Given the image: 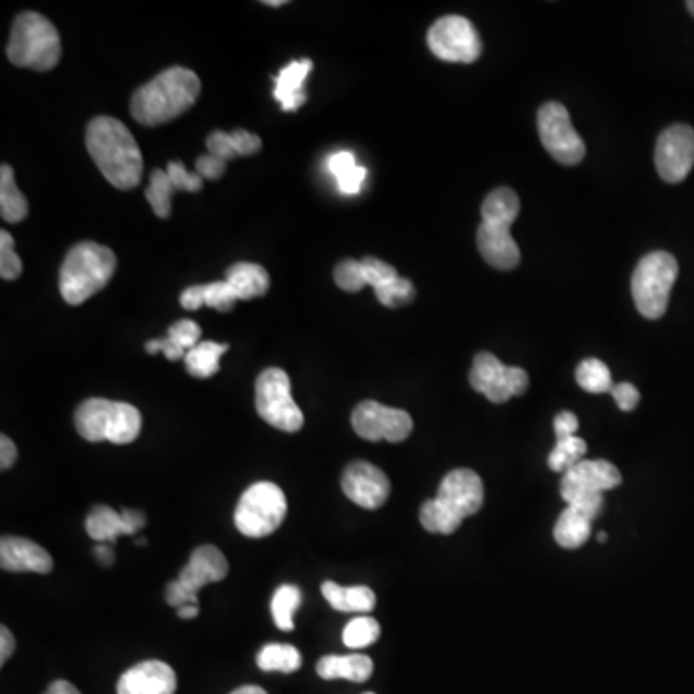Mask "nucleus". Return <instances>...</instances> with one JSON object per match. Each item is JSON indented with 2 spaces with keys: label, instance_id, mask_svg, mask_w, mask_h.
Here are the masks:
<instances>
[{
  "label": "nucleus",
  "instance_id": "nucleus-1",
  "mask_svg": "<svg viewBox=\"0 0 694 694\" xmlns=\"http://www.w3.org/2000/svg\"><path fill=\"white\" fill-rule=\"evenodd\" d=\"M85 145L101 174L122 191L137 188L144 178V157L136 137L113 116H97L85 132Z\"/></svg>",
  "mask_w": 694,
  "mask_h": 694
},
{
  "label": "nucleus",
  "instance_id": "nucleus-2",
  "mask_svg": "<svg viewBox=\"0 0 694 694\" xmlns=\"http://www.w3.org/2000/svg\"><path fill=\"white\" fill-rule=\"evenodd\" d=\"M201 93V80L193 70L172 66L141 85L129 101L132 116L144 126H160L188 113Z\"/></svg>",
  "mask_w": 694,
  "mask_h": 694
},
{
  "label": "nucleus",
  "instance_id": "nucleus-3",
  "mask_svg": "<svg viewBox=\"0 0 694 694\" xmlns=\"http://www.w3.org/2000/svg\"><path fill=\"white\" fill-rule=\"evenodd\" d=\"M519 196L514 189H494L481 207L483 224L476 232V245L484 261L498 271H514L520 251L512 238V224L519 217Z\"/></svg>",
  "mask_w": 694,
  "mask_h": 694
},
{
  "label": "nucleus",
  "instance_id": "nucleus-4",
  "mask_svg": "<svg viewBox=\"0 0 694 694\" xmlns=\"http://www.w3.org/2000/svg\"><path fill=\"white\" fill-rule=\"evenodd\" d=\"M116 255L111 248L95 242L74 245L61 269V295L69 305H82L105 290L116 272Z\"/></svg>",
  "mask_w": 694,
  "mask_h": 694
},
{
  "label": "nucleus",
  "instance_id": "nucleus-5",
  "mask_svg": "<svg viewBox=\"0 0 694 694\" xmlns=\"http://www.w3.org/2000/svg\"><path fill=\"white\" fill-rule=\"evenodd\" d=\"M7 54L14 66L49 72L61 61V35L45 15L22 12L12 25Z\"/></svg>",
  "mask_w": 694,
  "mask_h": 694
},
{
  "label": "nucleus",
  "instance_id": "nucleus-6",
  "mask_svg": "<svg viewBox=\"0 0 694 694\" xmlns=\"http://www.w3.org/2000/svg\"><path fill=\"white\" fill-rule=\"evenodd\" d=\"M74 423L87 442L132 444L141 432V413L124 401L91 398L76 409Z\"/></svg>",
  "mask_w": 694,
  "mask_h": 694
},
{
  "label": "nucleus",
  "instance_id": "nucleus-7",
  "mask_svg": "<svg viewBox=\"0 0 694 694\" xmlns=\"http://www.w3.org/2000/svg\"><path fill=\"white\" fill-rule=\"evenodd\" d=\"M677 276L680 264L672 253L654 251L639 261L631 280V294L642 317L650 320L664 317Z\"/></svg>",
  "mask_w": 694,
  "mask_h": 694
},
{
  "label": "nucleus",
  "instance_id": "nucleus-8",
  "mask_svg": "<svg viewBox=\"0 0 694 694\" xmlns=\"http://www.w3.org/2000/svg\"><path fill=\"white\" fill-rule=\"evenodd\" d=\"M621 484V473L616 465L606 460H582L574 469H569L561 476L559 494L566 504L579 509L590 519H597L602 512V492L618 488Z\"/></svg>",
  "mask_w": 694,
  "mask_h": 694
},
{
  "label": "nucleus",
  "instance_id": "nucleus-9",
  "mask_svg": "<svg viewBox=\"0 0 694 694\" xmlns=\"http://www.w3.org/2000/svg\"><path fill=\"white\" fill-rule=\"evenodd\" d=\"M286 514V494L278 484H251L235 506V528L248 538H264L278 530Z\"/></svg>",
  "mask_w": 694,
  "mask_h": 694
},
{
  "label": "nucleus",
  "instance_id": "nucleus-10",
  "mask_svg": "<svg viewBox=\"0 0 694 694\" xmlns=\"http://www.w3.org/2000/svg\"><path fill=\"white\" fill-rule=\"evenodd\" d=\"M255 406L263 421L284 432L302 431L305 417L292 398V382L278 367L263 370L255 382Z\"/></svg>",
  "mask_w": 694,
  "mask_h": 694
},
{
  "label": "nucleus",
  "instance_id": "nucleus-11",
  "mask_svg": "<svg viewBox=\"0 0 694 694\" xmlns=\"http://www.w3.org/2000/svg\"><path fill=\"white\" fill-rule=\"evenodd\" d=\"M427 43L432 54L444 62L473 64L483 53V43L475 25L461 15H444L432 23Z\"/></svg>",
  "mask_w": 694,
  "mask_h": 694
},
{
  "label": "nucleus",
  "instance_id": "nucleus-12",
  "mask_svg": "<svg viewBox=\"0 0 694 694\" xmlns=\"http://www.w3.org/2000/svg\"><path fill=\"white\" fill-rule=\"evenodd\" d=\"M538 134L543 141L544 149L550 153L559 165L575 167L579 165L585 155L587 147L581 136L577 134V129L571 124V116L567 113V108L559 103H546L538 111Z\"/></svg>",
  "mask_w": 694,
  "mask_h": 694
},
{
  "label": "nucleus",
  "instance_id": "nucleus-13",
  "mask_svg": "<svg viewBox=\"0 0 694 694\" xmlns=\"http://www.w3.org/2000/svg\"><path fill=\"white\" fill-rule=\"evenodd\" d=\"M469 385L492 403H506L515 396L527 392L528 375L519 367H507L496 355L483 351L475 357L473 369L469 372Z\"/></svg>",
  "mask_w": 694,
  "mask_h": 694
},
{
  "label": "nucleus",
  "instance_id": "nucleus-14",
  "mask_svg": "<svg viewBox=\"0 0 694 694\" xmlns=\"http://www.w3.org/2000/svg\"><path fill=\"white\" fill-rule=\"evenodd\" d=\"M351 424L357 437L369 442H403L413 432V419L408 411L388 408L378 401H362L351 413Z\"/></svg>",
  "mask_w": 694,
  "mask_h": 694
},
{
  "label": "nucleus",
  "instance_id": "nucleus-15",
  "mask_svg": "<svg viewBox=\"0 0 694 694\" xmlns=\"http://www.w3.org/2000/svg\"><path fill=\"white\" fill-rule=\"evenodd\" d=\"M656 170L667 183L685 180L694 167V129L675 124L664 129L656 141Z\"/></svg>",
  "mask_w": 694,
  "mask_h": 694
},
{
  "label": "nucleus",
  "instance_id": "nucleus-16",
  "mask_svg": "<svg viewBox=\"0 0 694 694\" xmlns=\"http://www.w3.org/2000/svg\"><path fill=\"white\" fill-rule=\"evenodd\" d=\"M341 491L354 504L365 509H378L390 496V481L382 469L367 461H355L344 471Z\"/></svg>",
  "mask_w": 694,
  "mask_h": 694
},
{
  "label": "nucleus",
  "instance_id": "nucleus-17",
  "mask_svg": "<svg viewBox=\"0 0 694 694\" xmlns=\"http://www.w3.org/2000/svg\"><path fill=\"white\" fill-rule=\"evenodd\" d=\"M437 500L461 520L475 515L484 504L483 479L471 469H455L442 479Z\"/></svg>",
  "mask_w": 694,
  "mask_h": 694
},
{
  "label": "nucleus",
  "instance_id": "nucleus-18",
  "mask_svg": "<svg viewBox=\"0 0 694 694\" xmlns=\"http://www.w3.org/2000/svg\"><path fill=\"white\" fill-rule=\"evenodd\" d=\"M365 272V286H370L377 294L378 302L390 309H398L416 299V286L408 278H401L392 264L377 257L361 261Z\"/></svg>",
  "mask_w": 694,
  "mask_h": 694
},
{
  "label": "nucleus",
  "instance_id": "nucleus-19",
  "mask_svg": "<svg viewBox=\"0 0 694 694\" xmlns=\"http://www.w3.org/2000/svg\"><path fill=\"white\" fill-rule=\"evenodd\" d=\"M228 571H230V566H228L227 556L217 546L204 544L191 551L188 566L181 569L178 582L189 597L197 598L199 590L207 587L209 582L224 581Z\"/></svg>",
  "mask_w": 694,
  "mask_h": 694
},
{
  "label": "nucleus",
  "instance_id": "nucleus-20",
  "mask_svg": "<svg viewBox=\"0 0 694 694\" xmlns=\"http://www.w3.org/2000/svg\"><path fill=\"white\" fill-rule=\"evenodd\" d=\"M0 567L10 574H51L54 561L51 554L20 536H2L0 540Z\"/></svg>",
  "mask_w": 694,
  "mask_h": 694
},
{
  "label": "nucleus",
  "instance_id": "nucleus-21",
  "mask_svg": "<svg viewBox=\"0 0 694 694\" xmlns=\"http://www.w3.org/2000/svg\"><path fill=\"white\" fill-rule=\"evenodd\" d=\"M147 523L141 512L137 509H124L118 514L116 509L108 506H97L91 509L85 520L87 535L97 540L98 544L116 543L122 535H136Z\"/></svg>",
  "mask_w": 694,
  "mask_h": 694
},
{
  "label": "nucleus",
  "instance_id": "nucleus-22",
  "mask_svg": "<svg viewBox=\"0 0 694 694\" xmlns=\"http://www.w3.org/2000/svg\"><path fill=\"white\" fill-rule=\"evenodd\" d=\"M176 687V673L160 660L134 665L118 681V694H174Z\"/></svg>",
  "mask_w": 694,
  "mask_h": 694
},
{
  "label": "nucleus",
  "instance_id": "nucleus-23",
  "mask_svg": "<svg viewBox=\"0 0 694 694\" xmlns=\"http://www.w3.org/2000/svg\"><path fill=\"white\" fill-rule=\"evenodd\" d=\"M313 70V61L302 59V61L290 62L287 66L280 70L278 76L274 80V98L278 101L284 113H295L307 103L305 95V82Z\"/></svg>",
  "mask_w": 694,
  "mask_h": 694
},
{
  "label": "nucleus",
  "instance_id": "nucleus-24",
  "mask_svg": "<svg viewBox=\"0 0 694 694\" xmlns=\"http://www.w3.org/2000/svg\"><path fill=\"white\" fill-rule=\"evenodd\" d=\"M201 338V326L197 325L196 320H178L170 326L167 338H160V340H151L145 344L147 354H165L170 361H178L181 357H186L189 349L199 344Z\"/></svg>",
  "mask_w": 694,
  "mask_h": 694
},
{
  "label": "nucleus",
  "instance_id": "nucleus-25",
  "mask_svg": "<svg viewBox=\"0 0 694 694\" xmlns=\"http://www.w3.org/2000/svg\"><path fill=\"white\" fill-rule=\"evenodd\" d=\"M263 141L261 137L251 134L248 129H234V132H212L211 136L207 137V149L214 157H219L222 160H232L235 157H250L255 153L261 151Z\"/></svg>",
  "mask_w": 694,
  "mask_h": 694
},
{
  "label": "nucleus",
  "instance_id": "nucleus-26",
  "mask_svg": "<svg viewBox=\"0 0 694 694\" xmlns=\"http://www.w3.org/2000/svg\"><path fill=\"white\" fill-rule=\"evenodd\" d=\"M372 660L365 654H349V656H325L318 660L317 673L326 681L347 680L354 683H365L372 675Z\"/></svg>",
  "mask_w": 694,
  "mask_h": 694
},
{
  "label": "nucleus",
  "instance_id": "nucleus-27",
  "mask_svg": "<svg viewBox=\"0 0 694 694\" xmlns=\"http://www.w3.org/2000/svg\"><path fill=\"white\" fill-rule=\"evenodd\" d=\"M224 280L234 290V294L238 295L240 302L261 297V295L269 292V286H271L269 272L264 271L261 264L255 263L232 264L228 269L227 278Z\"/></svg>",
  "mask_w": 694,
  "mask_h": 694
},
{
  "label": "nucleus",
  "instance_id": "nucleus-28",
  "mask_svg": "<svg viewBox=\"0 0 694 694\" xmlns=\"http://www.w3.org/2000/svg\"><path fill=\"white\" fill-rule=\"evenodd\" d=\"M590 533H592V519L571 506H567L566 512H561L554 527L556 543L567 550L581 548L582 544L589 540Z\"/></svg>",
  "mask_w": 694,
  "mask_h": 694
},
{
  "label": "nucleus",
  "instance_id": "nucleus-29",
  "mask_svg": "<svg viewBox=\"0 0 694 694\" xmlns=\"http://www.w3.org/2000/svg\"><path fill=\"white\" fill-rule=\"evenodd\" d=\"M323 597L334 610L370 611L377 606V597L369 587H341L334 581L323 585Z\"/></svg>",
  "mask_w": 694,
  "mask_h": 694
},
{
  "label": "nucleus",
  "instance_id": "nucleus-30",
  "mask_svg": "<svg viewBox=\"0 0 694 694\" xmlns=\"http://www.w3.org/2000/svg\"><path fill=\"white\" fill-rule=\"evenodd\" d=\"M328 170L333 172L338 189L344 196H357L367 180V168L357 165L351 151L334 153L328 159Z\"/></svg>",
  "mask_w": 694,
  "mask_h": 694
},
{
  "label": "nucleus",
  "instance_id": "nucleus-31",
  "mask_svg": "<svg viewBox=\"0 0 694 694\" xmlns=\"http://www.w3.org/2000/svg\"><path fill=\"white\" fill-rule=\"evenodd\" d=\"M28 199L18 189L14 170L8 165L0 168V217L10 224H18L28 217Z\"/></svg>",
  "mask_w": 694,
  "mask_h": 694
},
{
  "label": "nucleus",
  "instance_id": "nucleus-32",
  "mask_svg": "<svg viewBox=\"0 0 694 694\" xmlns=\"http://www.w3.org/2000/svg\"><path fill=\"white\" fill-rule=\"evenodd\" d=\"M227 344L217 341H199L186 354V369L196 378H211L220 370V357L227 354Z\"/></svg>",
  "mask_w": 694,
  "mask_h": 694
},
{
  "label": "nucleus",
  "instance_id": "nucleus-33",
  "mask_svg": "<svg viewBox=\"0 0 694 694\" xmlns=\"http://www.w3.org/2000/svg\"><path fill=\"white\" fill-rule=\"evenodd\" d=\"M302 664V654L292 644H266L257 656V665L263 672L294 673Z\"/></svg>",
  "mask_w": 694,
  "mask_h": 694
},
{
  "label": "nucleus",
  "instance_id": "nucleus-34",
  "mask_svg": "<svg viewBox=\"0 0 694 694\" xmlns=\"http://www.w3.org/2000/svg\"><path fill=\"white\" fill-rule=\"evenodd\" d=\"M302 590L295 585H282L271 602V613L280 631H294V613L302 606Z\"/></svg>",
  "mask_w": 694,
  "mask_h": 694
},
{
  "label": "nucleus",
  "instance_id": "nucleus-35",
  "mask_svg": "<svg viewBox=\"0 0 694 694\" xmlns=\"http://www.w3.org/2000/svg\"><path fill=\"white\" fill-rule=\"evenodd\" d=\"M176 191L178 189L174 188L167 170H160V168L153 170L149 188L145 191V197H147V201H149L153 211L159 219H168L170 217V212H172V196Z\"/></svg>",
  "mask_w": 694,
  "mask_h": 694
},
{
  "label": "nucleus",
  "instance_id": "nucleus-36",
  "mask_svg": "<svg viewBox=\"0 0 694 694\" xmlns=\"http://www.w3.org/2000/svg\"><path fill=\"white\" fill-rule=\"evenodd\" d=\"M419 519L421 525L434 535H453L463 523L458 515L448 512L437 498L424 502Z\"/></svg>",
  "mask_w": 694,
  "mask_h": 694
},
{
  "label": "nucleus",
  "instance_id": "nucleus-37",
  "mask_svg": "<svg viewBox=\"0 0 694 694\" xmlns=\"http://www.w3.org/2000/svg\"><path fill=\"white\" fill-rule=\"evenodd\" d=\"M575 378H577V385L589 393H608L616 386L611 382L610 369L600 359H585L577 367Z\"/></svg>",
  "mask_w": 694,
  "mask_h": 694
},
{
  "label": "nucleus",
  "instance_id": "nucleus-38",
  "mask_svg": "<svg viewBox=\"0 0 694 694\" xmlns=\"http://www.w3.org/2000/svg\"><path fill=\"white\" fill-rule=\"evenodd\" d=\"M585 453H587V442L582 438H561L548 455V465H550L551 471L567 473L577 463H581Z\"/></svg>",
  "mask_w": 694,
  "mask_h": 694
},
{
  "label": "nucleus",
  "instance_id": "nucleus-39",
  "mask_svg": "<svg viewBox=\"0 0 694 694\" xmlns=\"http://www.w3.org/2000/svg\"><path fill=\"white\" fill-rule=\"evenodd\" d=\"M341 639L347 649H367L380 639V625L377 619L367 618V616L351 619L344 629Z\"/></svg>",
  "mask_w": 694,
  "mask_h": 694
},
{
  "label": "nucleus",
  "instance_id": "nucleus-40",
  "mask_svg": "<svg viewBox=\"0 0 694 694\" xmlns=\"http://www.w3.org/2000/svg\"><path fill=\"white\" fill-rule=\"evenodd\" d=\"M334 280L344 292L355 294L361 292L365 287V272H362L361 261L355 259H346L334 269Z\"/></svg>",
  "mask_w": 694,
  "mask_h": 694
},
{
  "label": "nucleus",
  "instance_id": "nucleus-41",
  "mask_svg": "<svg viewBox=\"0 0 694 694\" xmlns=\"http://www.w3.org/2000/svg\"><path fill=\"white\" fill-rule=\"evenodd\" d=\"M203 302L207 307L228 313L234 309L235 303L240 302L234 290L230 287L227 280L222 282H212V284H203Z\"/></svg>",
  "mask_w": 694,
  "mask_h": 694
},
{
  "label": "nucleus",
  "instance_id": "nucleus-42",
  "mask_svg": "<svg viewBox=\"0 0 694 694\" xmlns=\"http://www.w3.org/2000/svg\"><path fill=\"white\" fill-rule=\"evenodd\" d=\"M23 264L15 255L14 238L7 230L0 232V276L4 280H15L22 274Z\"/></svg>",
  "mask_w": 694,
  "mask_h": 694
},
{
  "label": "nucleus",
  "instance_id": "nucleus-43",
  "mask_svg": "<svg viewBox=\"0 0 694 694\" xmlns=\"http://www.w3.org/2000/svg\"><path fill=\"white\" fill-rule=\"evenodd\" d=\"M167 174L172 180L174 188L178 191H189V193H197L203 189V178L197 172H188L181 160H172L168 162Z\"/></svg>",
  "mask_w": 694,
  "mask_h": 694
},
{
  "label": "nucleus",
  "instance_id": "nucleus-44",
  "mask_svg": "<svg viewBox=\"0 0 694 694\" xmlns=\"http://www.w3.org/2000/svg\"><path fill=\"white\" fill-rule=\"evenodd\" d=\"M227 160L219 159L211 153H207V155L197 159L196 170L203 180H219L220 176L227 172Z\"/></svg>",
  "mask_w": 694,
  "mask_h": 694
},
{
  "label": "nucleus",
  "instance_id": "nucleus-45",
  "mask_svg": "<svg viewBox=\"0 0 694 694\" xmlns=\"http://www.w3.org/2000/svg\"><path fill=\"white\" fill-rule=\"evenodd\" d=\"M610 393L621 411H633L639 406V401H641V393L629 382L613 386Z\"/></svg>",
  "mask_w": 694,
  "mask_h": 694
},
{
  "label": "nucleus",
  "instance_id": "nucleus-46",
  "mask_svg": "<svg viewBox=\"0 0 694 694\" xmlns=\"http://www.w3.org/2000/svg\"><path fill=\"white\" fill-rule=\"evenodd\" d=\"M579 429V419L571 411H561L556 419H554V431H556V438L575 437V432Z\"/></svg>",
  "mask_w": 694,
  "mask_h": 694
},
{
  "label": "nucleus",
  "instance_id": "nucleus-47",
  "mask_svg": "<svg viewBox=\"0 0 694 694\" xmlns=\"http://www.w3.org/2000/svg\"><path fill=\"white\" fill-rule=\"evenodd\" d=\"M180 303L183 309L197 311L203 307V286H189L180 295Z\"/></svg>",
  "mask_w": 694,
  "mask_h": 694
},
{
  "label": "nucleus",
  "instance_id": "nucleus-48",
  "mask_svg": "<svg viewBox=\"0 0 694 694\" xmlns=\"http://www.w3.org/2000/svg\"><path fill=\"white\" fill-rule=\"evenodd\" d=\"M15 460H18V450H15L14 442L7 434H2L0 437V469L8 471L14 465Z\"/></svg>",
  "mask_w": 694,
  "mask_h": 694
},
{
  "label": "nucleus",
  "instance_id": "nucleus-49",
  "mask_svg": "<svg viewBox=\"0 0 694 694\" xmlns=\"http://www.w3.org/2000/svg\"><path fill=\"white\" fill-rule=\"evenodd\" d=\"M14 634L8 631V627H2V629H0V665L7 664L8 658L14 654Z\"/></svg>",
  "mask_w": 694,
  "mask_h": 694
},
{
  "label": "nucleus",
  "instance_id": "nucleus-50",
  "mask_svg": "<svg viewBox=\"0 0 694 694\" xmlns=\"http://www.w3.org/2000/svg\"><path fill=\"white\" fill-rule=\"evenodd\" d=\"M45 694H82L69 681H54L51 687L46 688Z\"/></svg>",
  "mask_w": 694,
  "mask_h": 694
},
{
  "label": "nucleus",
  "instance_id": "nucleus-51",
  "mask_svg": "<svg viewBox=\"0 0 694 694\" xmlns=\"http://www.w3.org/2000/svg\"><path fill=\"white\" fill-rule=\"evenodd\" d=\"M95 554H97V559L98 561H101V564H103V566L105 567L113 566L114 554H113V550H111V548L106 546V544H98L97 550H95Z\"/></svg>",
  "mask_w": 694,
  "mask_h": 694
},
{
  "label": "nucleus",
  "instance_id": "nucleus-52",
  "mask_svg": "<svg viewBox=\"0 0 694 694\" xmlns=\"http://www.w3.org/2000/svg\"><path fill=\"white\" fill-rule=\"evenodd\" d=\"M176 613L181 619H196L199 616V604L181 606Z\"/></svg>",
  "mask_w": 694,
  "mask_h": 694
},
{
  "label": "nucleus",
  "instance_id": "nucleus-53",
  "mask_svg": "<svg viewBox=\"0 0 694 694\" xmlns=\"http://www.w3.org/2000/svg\"><path fill=\"white\" fill-rule=\"evenodd\" d=\"M232 694H266V691L257 685H245V687L235 688Z\"/></svg>",
  "mask_w": 694,
  "mask_h": 694
},
{
  "label": "nucleus",
  "instance_id": "nucleus-54",
  "mask_svg": "<svg viewBox=\"0 0 694 694\" xmlns=\"http://www.w3.org/2000/svg\"><path fill=\"white\" fill-rule=\"evenodd\" d=\"M264 4H266V7H272V8L284 7V4H286V0H266Z\"/></svg>",
  "mask_w": 694,
  "mask_h": 694
},
{
  "label": "nucleus",
  "instance_id": "nucleus-55",
  "mask_svg": "<svg viewBox=\"0 0 694 694\" xmlns=\"http://www.w3.org/2000/svg\"><path fill=\"white\" fill-rule=\"evenodd\" d=\"M608 540V535L606 533H598V543L604 544Z\"/></svg>",
  "mask_w": 694,
  "mask_h": 694
},
{
  "label": "nucleus",
  "instance_id": "nucleus-56",
  "mask_svg": "<svg viewBox=\"0 0 694 694\" xmlns=\"http://www.w3.org/2000/svg\"><path fill=\"white\" fill-rule=\"evenodd\" d=\"M687 8H688V12H691V14L694 15V0H691V2H687Z\"/></svg>",
  "mask_w": 694,
  "mask_h": 694
},
{
  "label": "nucleus",
  "instance_id": "nucleus-57",
  "mask_svg": "<svg viewBox=\"0 0 694 694\" xmlns=\"http://www.w3.org/2000/svg\"><path fill=\"white\" fill-rule=\"evenodd\" d=\"M367 694H375V693H367Z\"/></svg>",
  "mask_w": 694,
  "mask_h": 694
}]
</instances>
